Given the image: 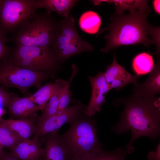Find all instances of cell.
<instances>
[{
    "label": "cell",
    "instance_id": "7",
    "mask_svg": "<svg viewBox=\"0 0 160 160\" xmlns=\"http://www.w3.org/2000/svg\"><path fill=\"white\" fill-rule=\"evenodd\" d=\"M52 47L62 64L73 56L93 50V46L80 36L72 15L59 21L57 35Z\"/></svg>",
    "mask_w": 160,
    "mask_h": 160
},
{
    "label": "cell",
    "instance_id": "18",
    "mask_svg": "<svg viewBox=\"0 0 160 160\" xmlns=\"http://www.w3.org/2000/svg\"><path fill=\"white\" fill-rule=\"evenodd\" d=\"M101 24V19L96 12L87 11L82 14L79 21L80 28L83 31L90 34L98 32Z\"/></svg>",
    "mask_w": 160,
    "mask_h": 160
},
{
    "label": "cell",
    "instance_id": "1",
    "mask_svg": "<svg viewBox=\"0 0 160 160\" xmlns=\"http://www.w3.org/2000/svg\"><path fill=\"white\" fill-rule=\"evenodd\" d=\"M128 14L123 11H116L111 18V22L101 29L99 33L108 31L105 36L106 40L105 47L101 49L104 53L118 47L142 44L148 46L155 44L157 49L154 54H160V28L150 24L147 15L150 11L148 4L130 8Z\"/></svg>",
    "mask_w": 160,
    "mask_h": 160
},
{
    "label": "cell",
    "instance_id": "16",
    "mask_svg": "<svg viewBox=\"0 0 160 160\" xmlns=\"http://www.w3.org/2000/svg\"><path fill=\"white\" fill-rule=\"evenodd\" d=\"M0 122L17 134L24 140H29L34 134L35 125L32 118L0 119Z\"/></svg>",
    "mask_w": 160,
    "mask_h": 160
},
{
    "label": "cell",
    "instance_id": "31",
    "mask_svg": "<svg viewBox=\"0 0 160 160\" xmlns=\"http://www.w3.org/2000/svg\"><path fill=\"white\" fill-rule=\"evenodd\" d=\"M6 110L4 108L0 107V119L2 118V116L6 113Z\"/></svg>",
    "mask_w": 160,
    "mask_h": 160
},
{
    "label": "cell",
    "instance_id": "23",
    "mask_svg": "<svg viewBox=\"0 0 160 160\" xmlns=\"http://www.w3.org/2000/svg\"><path fill=\"white\" fill-rule=\"evenodd\" d=\"M71 67L72 71L71 76L67 84L61 91L58 102L57 113L66 108L71 102L69 90L70 86L79 71L78 67L76 64H72Z\"/></svg>",
    "mask_w": 160,
    "mask_h": 160
},
{
    "label": "cell",
    "instance_id": "5",
    "mask_svg": "<svg viewBox=\"0 0 160 160\" xmlns=\"http://www.w3.org/2000/svg\"><path fill=\"white\" fill-rule=\"evenodd\" d=\"M8 55L16 65L33 71L49 72L54 79L62 69L52 47L16 45L9 47Z\"/></svg>",
    "mask_w": 160,
    "mask_h": 160
},
{
    "label": "cell",
    "instance_id": "20",
    "mask_svg": "<svg viewBox=\"0 0 160 160\" xmlns=\"http://www.w3.org/2000/svg\"><path fill=\"white\" fill-rule=\"evenodd\" d=\"M154 66L152 56L143 52L138 54L133 58L132 63L133 71L140 76L150 73Z\"/></svg>",
    "mask_w": 160,
    "mask_h": 160
},
{
    "label": "cell",
    "instance_id": "8",
    "mask_svg": "<svg viewBox=\"0 0 160 160\" xmlns=\"http://www.w3.org/2000/svg\"><path fill=\"white\" fill-rule=\"evenodd\" d=\"M39 8L37 0H1L0 29L6 34L29 21Z\"/></svg>",
    "mask_w": 160,
    "mask_h": 160
},
{
    "label": "cell",
    "instance_id": "33",
    "mask_svg": "<svg viewBox=\"0 0 160 160\" xmlns=\"http://www.w3.org/2000/svg\"><path fill=\"white\" fill-rule=\"evenodd\" d=\"M124 158V157H123L121 158L116 159L114 160H123Z\"/></svg>",
    "mask_w": 160,
    "mask_h": 160
},
{
    "label": "cell",
    "instance_id": "17",
    "mask_svg": "<svg viewBox=\"0 0 160 160\" xmlns=\"http://www.w3.org/2000/svg\"><path fill=\"white\" fill-rule=\"evenodd\" d=\"M39 8L46 9L48 13L55 12L64 17L69 15L70 11L78 2L77 0H37Z\"/></svg>",
    "mask_w": 160,
    "mask_h": 160
},
{
    "label": "cell",
    "instance_id": "30",
    "mask_svg": "<svg viewBox=\"0 0 160 160\" xmlns=\"http://www.w3.org/2000/svg\"><path fill=\"white\" fill-rule=\"evenodd\" d=\"M160 0H154L153 2V4L154 10L158 14H160Z\"/></svg>",
    "mask_w": 160,
    "mask_h": 160
},
{
    "label": "cell",
    "instance_id": "32",
    "mask_svg": "<svg viewBox=\"0 0 160 160\" xmlns=\"http://www.w3.org/2000/svg\"><path fill=\"white\" fill-rule=\"evenodd\" d=\"M2 148H3L0 144V159L2 157L5 153L3 151Z\"/></svg>",
    "mask_w": 160,
    "mask_h": 160
},
{
    "label": "cell",
    "instance_id": "12",
    "mask_svg": "<svg viewBox=\"0 0 160 160\" xmlns=\"http://www.w3.org/2000/svg\"><path fill=\"white\" fill-rule=\"evenodd\" d=\"M39 139H33L22 141L10 148L11 153L20 160H41L43 158Z\"/></svg>",
    "mask_w": 160,
    "mask_h": 160
},
{
    "label": "cell",
    "instance_id": "26",
    "mask_svg": "<svg viewBox=\"0 0 160 160\" xmlns=\"http://www.w3.org/2000/svg\"><path fill=\"white\" fill-rule=\"evenodd\" d=\"M6 34L0 29V62L8 54L9 47L7 45Z\"/></svg>",
    "mask_w": 160,
    "mask_h": 160
},
{
    "label": "cell",
    "instance_id": "25",
    "mask_svg": "<svg viewBox=\"0 0 160 160\" xmlns=\"http://www.w3.org/2000/svg\"><path fill=\"white\" fill-rule=\"evenodd\" d=\"M140 76L137 74L131 75L127 77L115 79L109 85L110 90L114 88L119 90L129 84L136 83L137 79Z\"/></svg>",
    "mask_w": 160,
    "mask_h": 160
},
{
    "label": "cell",
    "instance_id": "27",
    "mask_svg": "<svg viewBox=\"0 0 160 160\" xmlns=\"http://www.w3.org/2000/svg\"><path fill=\"white\" fill-rule=\"evenodd\" d=\"M11 98V93L6 88L0 86V107H7L9 103Z\"/></svg>",
    "mask_w": 160,
    "mask_h": 160
},
{
    "label": "cell",
    "instance_id": "19",
    "mask_svg": "<svg viewBox=\"0 0 160 160\" xmlns=\"http://www.w3.org/2000/svg\"><path fill=\"white\" fill-rule=\"evenodd\" d=\"M128 153L118 148L113 151H106L102 148L84 154L78 158L68 160H114L124 157Z\"/></svg>",
    "mask_w": 160,
    "mask_h": 160
},
{
    "label": "cell",
    "instance_id": "21",
    "mask_svg": "<svg viewBox=\"0 0 160 160\" xmlns=\"http://www.w3.org/2000/svg\"><path fill=\"white\" fill-rule=\"evenodd\" d=\"M23 140L17 134L0 122V144L3 148H11Z\"/></svg>",
    "mask_w": 160,
    "mask_h": 160
},
{
    "label": "cell",
    "instance_id": "11",
    "mask_svg": "<svg viewBox=\"0 0 160 160\" xmlns=\"http://www.w3.org/2000/svg\"><path fill=\"white\" fill-rule=\"evenodd\" d=\"M7 108L13 118H27L41 111L30 96L21 97L13 92L11 93V100Z\"/></svg>",
    "mask_w": 160,
    "mask_h": 160
},
{
    "label": "cell",
    "instance_id": "34",
    "mask_svg": "<svg viewBox=\"0 0 160 160\" xmlns=\"http://www.w3.org/2000/svg\"><path fill=\"white\" fill-rule=\"evenodd\" d=\"M1 0H0V9H1Z\"/></svg>",
    "mask_w": 160,
    "mask_h": 160
},
{
    "label": "cell",
    "instance_id": "10",
    "mask_svg": "<svg viewBox=\"0 0 160 160\" xmlns=\"http://www.w3.org/2000/svg\"><path fill=\"white\" fill-rule=\"evenodd\" d=\"M88 78L92 88L91 96L88 105L83 111L87 115L92 117L96 112L100 111L101 107L105 102V96L110 89L104 72L100 71L95 76H89Z\"/></svg>",
    "mask_w": 160,
    "mask_h": 160
},
{
    "label": "cell",
    "instance_id": "28",
    "mask_svg": "<svg viewBox=\"0 0 160 160\" xmlns=\"http://www.w3.org/2000/svg\"><path fill=\"white\" fill-rule=\"evenodd\" d=\"M160 143L158 144L156 146V151H151L148 155V160H160Z\"/></svg>",
    "mask_w": 160,
    "mask_h": 160
},
{
    "label": "cell",
    "instance_id": "29",
    "mask_svg": "<svg viewBox=\"0 0 160 160\" xmlns=\"http://www.w3.org/2000/svg\"><path fill=\"white\" fill-rule=\"evenodd\" d=\"M0 160H20L13 155L11 153H4Z\"/></svg>",
    "mask_w": 160,
    "mask_h": 160
},
{
    "label": "cell",
    "instance_id": "15",
    "mask_svg": "<svg viewBox=\"0 0 160 160\" xmlns=\"http://www.w3.org/2000/svg\"><path fill=\"white\" fill-rule=\"evenodd\" d=\"M58 130L46 135L43 160H68L66 152L58 137Z\"/></svg>",
    "mask_w": 160,
    "mask_h": 160
},
{
    "label": "cell",
    "instance_id": "6",
    "mask_svg": "<svg viewBox=\"0 0 160 160\" xmlns=\"http://www.w3.org/2000/svg\"><path fill=\"white\" fill-rule=\"evenodd\" d=\"M50 79H54L49 72L33 71L16 65L8 54L0 62V86L5 88H16L24 94L31 87L39 89L43 81Z\"/></svg>",
    "mask_w": 160,
    "mask_h": 160
},
{
    "label": "cell",
    "instance_id": "14",
    "mask_svg": "<svg viewBox=\"0 0 160 160\" xmlns=\"http://www.w3.org/2000/svg\"><path fill=\"white\" fill-rule=\"evenodd\" d=\"M68 81L61 79H56L41 86L34 93L29 96L42 111L46 104L58 92L63 89Z\"/></svg>",
    "mask_w": 160,
    "mask_h": 160
},
{
    "label": "cell",
    "instance_id": "9",
    "mask_svg": "<svg viewBox=\"0 0 160 160\" xmlns=\"http://www.w3.org/2000/svg\"><path fill=\"white\" fill-rule=\"evenodd\" d=\"M86 106L80 100L74 105L67 107L55 115L35 125L34 138L39 139L41 136L59 129L64 124L70 123Z\"/></svg>",
    "mask_w": 160,
    "mask_h": 160
},
{
    "label": "cell",
    "instance_id": "2",
    "mask_svg": "<svg viewBox=\"0 0 160 160\" xmlns=\"http://www.w3.org/2000/svg\"><path fill=\"white\" fill-rule=\"evenodd\" d=\"M118 101L124 104V109L120 113L119 122L112 129L119 135L130 130L131 138L127 146L128 150L141 136L155 140L160 135V97H143L132 94Z\"/></svg>",
    "mask_w": 160,
    "mask_h": 160
},
{
    "label": "cell",
    "instance_id": "24",
    "mask_svg": "<svg viewBox=\"0 0 160 160\" xmlns=\"http://www.w3.org/2000/svg\"><path fill=\"white\" fill-rule=\"evenodd\" d=\"M62 89L54 95L46 104L42 111L43 113L38 118V122L47 119L57 113L58 102Z\"/></svg>",
    "mask_w": 160,
    "mask_h": 160
},
{
    "label": "cell",
    "instance_id": "13",
    "mask_svg": "<svg viewBox=\"0 0 160 160\" xmlns=\"http://www.w3.org/2000/svg\"><path fill=\"white\" fill-rule=\"evenodd\" d=\"M133 94L143 97H151L160 92V65L159 58L143 83L134 84Z\"/></svg>",
    "mask_w": 160,
    "mask_h": 160
},
{
    "label": "cell",
    "instance_id": "3",
    "mask_svg": "<svg viewBox=\"0 0 160 160\" xmlns=\"http://www.w3.org/2000/svg\"><path fill=\"white\" fill-rule=\"evenodd\" d=\"M83 110L69 123L70 126L67 131L58 134L68 159L79 157L102 147L97 137L96 119L87 115Z\"/></svg>",
    "mask_w": 160,
    "mask_h": 160
},
{
    "label": "cell",
    "instance_id": "22",
    "mask_svg": "<svg viewBox=\"0 0 160 160\" xmlns=\"http://www.w3.org/2000/svg\"><path fill=\"white\" fill-rule=\"evenodd\" d=\"M104 73L106 81L109 85L115 79L128 77L131 75L118 63L115 58V52L112 64L107 67Z\"/></svg>",
    "mask_w": 160,
    "mask_h": 160
},
{
    "label": "cell",
    "instance_id": "4",
    "mask_svg": "<svg viewBox=\"0 0 160 160\" xmlns=\"http://www.w3.org/2000/svg\"><path fill=\"white\" fill-rule=\"evenodd\" d=\"M59 25L58 21L46 12L35 16L7 39L16 45L52 47Z\"/></svg>",
    "mask_w": 160,
    "mask_h": 160
}]
</instances>
